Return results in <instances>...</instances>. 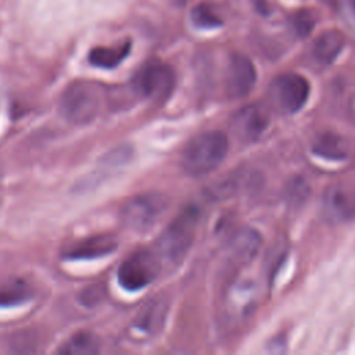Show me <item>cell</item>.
I'll return each instance as SVG.
<instances>
[{
    "label": "cell",
    "mask_w": 355,
    "mask_h": 355,
    "mask_svg": "<svg viewBox=\"0 0 355 355\" xmlns=\"http://www.w3.org/2000/svg\"><path fill=\"white\" fill-rule=\"evenodd\" d=\"M269 116L258 104H250L239 110L232 121L233 130L239 139L247 143L258 140L268 128Z\"/></svg>",
    "instance_id": "30bf717a"
},
{
    "label": "cell",
    "mask_w": 355,
    "mask_h": 355,
    "mask_svg": "<svg viewBox=\"0 0 355 355\" xmlns=\"http://www.w3.org/2000/svg\"><path fill=\"white\" fill-rule=\"evenodd\" d=\"M261 243L262 237L258 230L252 227H241L229 237L227 255L236 265H245L257 257Z\"/></svg>",
    "instance_id": "8fae6325"
},
{
    "label": "cell",
    "mask_w": 355,
    "mask_h": 355,
    "mask_svg": "<svg viewBox=\"0 0 355 355\" xmlns=\"http://www.w3.org/2000/svg\"><path fill=\"white\" fill-rule=\"evenodd\" d=\"M175 72L162 62L146 64L133 78V89L144 98L164 103L175 89Z\"/></svg>",
    "instance_id": "8992f818"
},
{
    "label": "cell",
    "mask_w": 355,
    "mask_h": 355,
    "mask_svg": "<svg viewBox=\"0 0 355 355\" xmlns=\"http://www.w3.org/2000/svg\"><path fill=\"white\" fill-rule=\"evenodd\" d=\"M227 150L229 141L223 132H202L186 144L182 153V168L193 178L205 176L220 165Z\"/></svg>",
    "instance_id": "6da1fadb"
},
{
    "label": "cell",
    "mask_w": 355,
    "mask_h": 355,
    "mask_svg": "<svg viewBox=\"0 0 355 355\" xmlns=\"http://www.w3.org/2000/svg\"><path fill=\"white\" fill-rule=\"evenodd\" d=\"M309 92V82L302 75L293 72L276 76L269 86L273 103L287 114L298 112L306 104Z\"/></svg>",
    "instance_id": "52a82bcc"
},
{
    "label": "cell",
    "mask_w": 355,
    "mask_h": 355,
    "mask_svg": "<svg viewBox=\"0 0 355 355\" xmlns=\"http://www.w3.org/2000/svg\"><path fill=\"white\" fill-rule=\"evenodd\" d=\"M161 262L155 252L139 250L130 254L118 269V282L128 291H137L148 286L159 273Z\"/></svg>",
    "instance_id": "5b68a950"
},
{
    "label": "cell",
    "mask_w": 355,
    "mask_h": 355,
    "mask_svg": "<svg viewBox=\"0 0 355 355\" xmlns=\"http://www.w3.org/2000/svg\"><path fill=\"white\" fill-rule=\"evenodd\" d=\"M98 340L93 333L79 331L64 343L58 352L67 355H93L98 352Z\"/></svg>",
    "instance_id": "d6986e66"
},
{
    "label": "cell",
    "mask_w": 355,
    "mask_h": 355,
    "mask_svg": "<svg viewBox=\"0 0 355 355\" xmlns=\"http://www.w3.org/2000/svg\"><path fill=\"white\" fill-rule=\"evenodd\" d=\"M200 220V211L196 205L182 209L166 226L157 241V255L169 265H179L189 252L196 229Z\"/></svg>",
    "instance_id": "7a4b0ae2"
},
{
    "label": "cell",
    "mask_w": 355,
    "mask_h": 355,
    "mask_svg": "<svg viewBox=\"0 0 355 355\" xmlns=\"http://www.w3.org/2000/svg\"><path fill=\"white\" fill-rule=\"evenodd\" d=\"M312 151L318 157L330 161H343L349 154L348 143L337 133L323 132L315 136L312 141Z\"/></svg>",
    "instance_id": "9a60e30c"
},
{
    "label": "cell",
    "mask_w": 355,
    "mask_h": 355,
    "mask_svg": "<svg viewBox=\"0 0 355 355\" xmlns=\"http://www.w3.org/2000/svg\"><path fill=\"white\" fill-rule=\"evenodd\" d=\"M103 288L100 286H92L87 287L86 290H83L80 293L79 301L85 305V306H94L96 304L100 302L101 297H103Z\"/></svg>",
    "instance_id": "7402d4cb"
},
{
    "label": "cell",
    "mask_w": 355,
    "mask_h": 355,
    "mask_svg": "<svg viewBox=\"0 0 355 355\" xmlns=\"http://www.w3.org/2000/svg\"><path fill=\"white\" fill-rule=\"evenodd\" d=\"M351 108H352V112L355 114V96H354V98H352V103H351Z\"/></svg>",
    "instance_id": "d4e9b609"
},
{
    "label": "cell",
    "mask_w": 355,
    "mask_h": 355,
    "mask_svg": "<svg viewBox=\"0 0 355 355\" xmlns=\"http://www.w3.org/2000/svg\"><path fill=\"white\" fill-rule=\"evenodd\" d=\"M33 295L31 286L22 280H10L0 284V308L17 306L28 302Z\"/></svg>",
    "instance_id": "ac0fdd59"
},
{
    "label": "cell",
    "mask_w": 355,
    "mask_h": 355,
    "mask_svg": "<svg viewBox=\"0 0 355 355\" xmlns=\"http://www.w3.org/2000/svg\"><path fill=\"white\" fill-rule=\"evenodd\" d=\"M130 42L121 43L118 46H98L90 50L87 58L93 67L103 69H112L118 67L130 53Z\"/></svg>",
    "instance_id": "e0dca14e"
},
{
    "label": "cell",
    "mask_w": 355,
    "mask_h": 355,
    "mask_svg": "<svg viewBox=\"0 0 355 355\" xmlns=\"http://www.w3.org/2000/svg\"><path fill=\"white\" fill-rule=\"evenodd\" d=\"M257 304V286L251 280H239L230 286L226 306L237 318L248 316Z\"/></svg>",
    "instance_id": "4fadbf2b"
},
{
    "label": "cell",
    "mask_w": 355,
    "mask_h": 355,
    "mask_svg": "<svg viewBox=\"0 0 355 355\" xmlns=\"http://www.w3.org/2000/svg\"><path fill=\"white\" fill-rule=\"evenodd\" d=\"M168 208V198L161 193H144L130 198L121 209L123 226L143 233L151 229Z\"/></svg>",
    "instance_id": "277c9868"
},
{
    "label": "cell",
    "mask_w": 355,
    "mask_h": 355,
    "mask_svg": "<svg viewBox=\"0 0 355 355\" xmlns=\"http://www.w3.org/2000/svg\"><path fill=\"white\" fill-rule=\"evenodd\" d=\"M118 247V241L112 234H96L73 243L64 251V258L67 259H96L107 257L114 252Z\"/></svg>",
    "instance_id": "7c38bea8"
},
{
    "label": "cell",
    "mask_w": 355,
    "mask_h": 355,
    "mask_svg": "<svg viewBox=\"0 0 355 355\" xmlns=\"http://www.w3.org/2000/svg\"><path fill=\"white\" fill-rule=\"evenodd\" d=\"M345 44V37L340 31L331 29L327 32H323L313 43L312 47V54L315 60L320 64H331L341 50L344 49Z\"/></svg>",
    "instance_id": "2e32d148"
},
{
    "label": "cell",
    "mask_w": 355,
    "mask_h": 355,
    "mask_svg": "<svg viewBox=\"0 0 355 355\" xmlns=\"http://www.w3.org/2000/svg\"><path fill=\"white\" fill-rule=\"evenodd\" d=\"M168 305L161 298H154L143 306L135 320V329L143 334H157L165 322Z\"/></svg>",
    "instance_id": "5bb4252c"
},
{
    "label": "cell",
    "mask_w": 355,
    "mask_h": 355,
    "mask_svg": "<svg viewBox=\"0 0 355 355\" xmlns=\"http://www.w3.org/2000/svg\"><path fill=\"white\" fill-rule=\"evenodd\" d=\"M191 21L197 28L214 29L222 25V19L208 4H198L191 11Z\"/></svg>",
    "instance_id": "ffe728a7"
},
{
    "label": "cell",
    "mask_w": 355,
    "mask_h": 355,
    "mask_svg": "<svg viewBox=\"0 0 355 355\" xmlns=\"http://www.w3.org/2000/svg\"><path fill=\"white\" fill-rule=\"evenodd\" d=\"M257 82V71L252 61L240 53H234L229 58L226 92L230 98H241L247 96Z\"/></svg>",
    "instance_id": "9c48e42d"
},
{
    "label": "cell",
    "mask_w": 355,
    "mask_h": 355,
    "mask_svg": "<svg viewBox=\"0 0 355 355\" xmlns=\"http://www.w3.org/2000/svg\"><path fill=\"white\" fill-rule=\"evenodd\" d=\"M344 8L351 19L355 22V0H344Z\"/></svg>",
    "instance_id": "603a6c76"
},
{
    "label": "cell",
    "mask_w": 355,
    "mask_h": 355,
    "mask_svg": "<svg viewBox=\"0 0 355 355\" xmlns=\"http://www.w3.org/2000/svg\"><path fill=\"white\" fill-rule=\"evenodd\" d=\"M1 182H3V166H1V162H0V186H1Z\"/></svg>",
    "instance_id": "cb8c5ba5"
},
{
    "label": "cell",
    "mask_w": 355,
    "mask_h": 355,
    "mask_svg": "<svg viewBox=\"0 0 355 355\" xmlns=\"http://www.w3.org/2000/svg\"><path fill=\"white\" fill-rule=\"evenodd\" d=\"M313 25H315V15L309 10L297 11L291 17V26L298 36L309 35Z\"/></svg>",
    "instance_id": "44dd1931"
},
{
    "label": "cell",
    "mask_w": 355,
    "mask_h": 355,
    "mask_svg": "<svg viewBox=\"0 0 355 355\" xmlns=\"http://www.w3.org/2000/svg\"><path fill=\"white\" fill-rule=\"evenodd\" d=\"M101 105V90L93 82L71 83L60 98V112L71 123L87 125L96 119Z\"/></svg>",
    "instance_id": "3957f363"
},
{
    "label": "cell",
    "mask_w": 355,
    "mask_h": 355,
    "mask_svg": "<svg viewBox=\"0 0 355 355\" xmlns=\"http://www.w3.org/2000/svg\"><path fill=\"white\" fill-rule=\"evenodd\" d=\"M322 209L327 220L345 223L355 220V189L336 184L324 191Z\"/></svg>",
    "instance_id": "ba28073f"
}]
</instances>
